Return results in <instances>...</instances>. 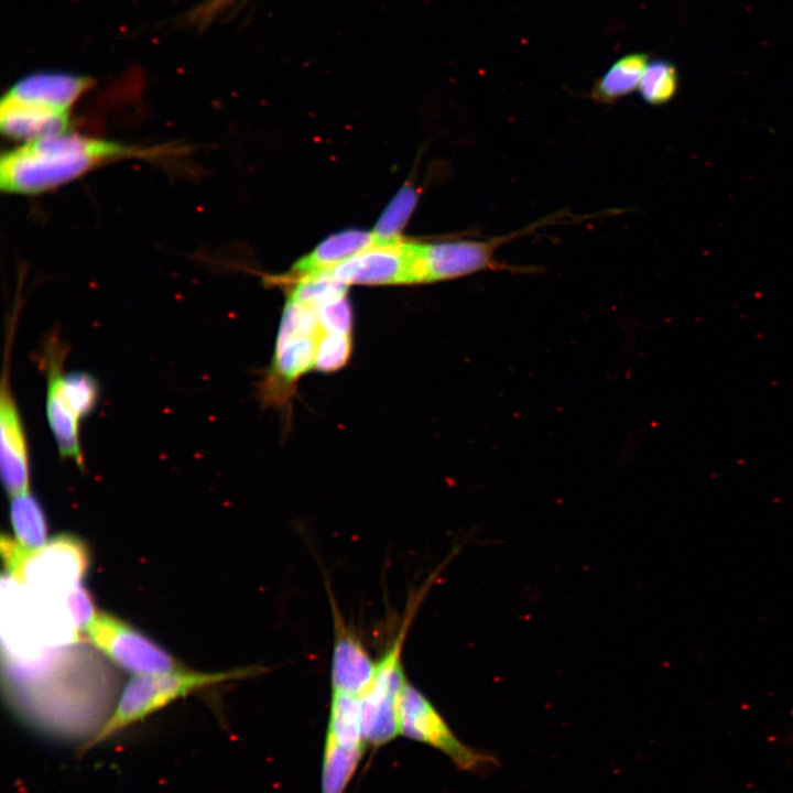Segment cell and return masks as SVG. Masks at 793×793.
Listing matches in <instances>:
<instances>
[{
	"label": "cell",
	"instance_id": "obj_23",
	"mask_svg": "<svg viewBox=\"0 0 793 793\" xmlns=\"http://www.w3.org/2000/svg\"><path fill=\"white\" fill-rule=\"evenodd\" d=\"M245 0H206L192 9L186 21L195 28H205Z\"/></svg>",
	"mask_w": 793,
	"mask_h": 793
},
{
	"label": "cell",
	"instance_id": "obj_18",
	"mask_svg": "<svg viewBox=\"0 0 793 793\" xmlns=\"http://www.w3.org/2000/svg\"><path fill=\"white\" fill-rule=\"evenodd\" d=\"M417 196V191L413 185H403L397 192L374 226L372 233L376 242L381 243L399 239V232L411 216Z\"/></svg>",
	"mask_w": 793,
	"mask_h": 793
},
{
	"label": "cell",
	"instance_id": "obj_7",
	"mask_svg": "<svg viewBox=\"0 0 793 793\" xmlns=\"http://www.w3.org/2000/svg\"><path fill=\"white\" fill-rule=\"evenodd\" d=\"M360 697L332 691L322 793H344L366 750Z\"/></svg>",
	"mask_w": 793,
	"mask_h": 793
},
{
	"label": "cell",
	"instance_id": "obj_14",
	"mask_svg": "<svg viewBox=\"0 0 793 793\" xmlns=\"http://www.w3.org/2000/svg\"><path fill=\"white\" fill-rule=\"evenodd\" d=\"M649 64V55L630 53L618 58L593 85L589 98L602 105H612L639 88Z\"/></svg>",
	"mask_w": 793,
	"mask_h": 793
},
{
	"label": "cell",
	"instance_id": "obj_22",
	"mask_svg": "<svg viewBox=\"0 0 793 793\" xmlns=\"http://www.w3.org/2000/svg\"><path fill=\"white\" fill-rule=\"evenodd\" d=\"M69 616L76 629H86L96 613L88 591L79 584H75L66 597Z\"/></svg>",
	"mask_w": 793,
	"mask_h": 793
},
{
	"label": "cell",
	"instance_id": "obj_16",
	"mask_svg": "<svg viewBox=\"0 0 793 793\" xmlns=\"http://www.w3.org/2000/svg\"><path fill=\"white\" fill-rule=\"evenodd\" d=\"M318 337L295 338L276 345L272 368L274 373L291 382L314 368Z\"/></svg>",
	"mask_w": 793,
	"mask_h": 793
},
{
	"label": "cell",
	"instance_id": "obj_12",
	"mask_svg": "<svg viewBox=\"0 0 793 793\" xmlns=\"http://www.w3.org/2000/svg\"><path fill=\"white\" fill-rule=\"evenodd\" d=\"M334 619V647L330 663L332 691L361 696L368 688L376 669L360 637L343 619L330 593Z\"/></svg>",
	"mask_w": 793,
	"mask_h": 793
},
{
	"label": "cell",
	"instance_id": "obj_17",
	"mask_svg": "<svg viewBox=\"0 0 793 793\" xmlns=\"http://www.w3.org/2000/svg\"><path fill=\"white\" fill-rule=\"evenodd\" d=\"M638 90L648 105L661 106L667 104L678 90L676 67L665 59L649 62Z\"/></svg>",
	"mask_w": 793,
	"mask_h": 793
},
{
	"label": "cell",
	"instance_id": "obj_1",
	"mask_svg": "<svg viewBox=\"0 0 793 793\" xmlns=\"http://www.w3.org/2000/svg\"><path fill=\"white\" fill-rule=\"evenodd\" d=\"M167 150L66 131L23 142L3 152L0 160V187L8 194L37 195L105 164L133 157H157Z\"/></svg>",
	"mask_w": 793,
	"mask_h": 793
},
{
	"label": "cell",
	"instance_id": "obj_13",
	"mask_svg": "<svg viewBox=\"0 0 793 793\" xmlns=\"http://www.w3.org/2000/svg\"><path fill=\"white\" fill-rule=\"evenodd\" d=\"M376 242L373 233L360 229H347L338 231L318 243L307 256L298 260L292 271L290 279L293 281L330 270L345 260L366 250Z\"/></svg>",
	"mask_w": 793,
	"mask_h": 793
},
{
	"label": "cell",
	"instance_id": "obj_20",
	"mask_svg": "<svg viewBox=\"0 0 793 793\" xmlns=\"http://www.w3.org/2000/svg\"><path fill=\"white\" fill-rule=\"evenodd\" d=\"M352 351L351 335L322 333L318 337L314 368L329 372L344 367Z\"/></svg>",
	"mask_w": 793,
	"mask_h": 793
},
{
	"label": "cell",
	"instance_id": "obj_9",
	"mask_svg": "<svg viewBox=\"0 0 793 793\" xmlns=\"http://www.w3.org/2000/svg\"><path fill=\"white\" fill-rule=\"evenodd\" d=\"M419 246L417 242L400 238L374 242L330 270L346 285L416 283Z\"/></svg>",
	"mask_w": 793,
	"mask_h": 793
},
{
	"label": "cell",
	"instance_id": "obj_5",
	"mask_svg": "<svg viewBox=\"0 0 793 793\" xmlns=\"http://www.w3.org/2000/svg\"><path fill=\"white\" fill-rule=\"evenodd\" d=\"M566 213H556L529 226L503 236L486 239H453L420 246L422 283L437 282L470 275L481 271H530L506 264L496 258L498 249L521 236L564 219Z\"/></svg>",
	"mask_w": 793,
	"mask_h": 793
},
{
	"label": "cell",
	"instance_id": "obj_19",
	"mask_svg": "<svg viewBox=\"0 0 793 793\" xmlns=\"http://www.w3.org/2000/svg\"><path fill=\"white\" fill-rule=\"evenodd\" d=\"M347 285L339 282L332 270L305 275L294 280L290 301L318 306L328 301L346 296Z\"/></svg>",
	"mask_w": 793,
	"mask_h": 793
},
{
	"label": "cell",
	"instance_id": "obj_8",
	"mask_svg": "<svg viewBox=\"0 0 793 793\" xmlns=\"http://www.w3.org/2000/svg\"><path fill=\"white\" fill-rule=\"evenodd\" d=\"M86 630L97 649L137 675L166 674L184 669L167 651L108 612H96Z\"/></svg>",
	"mask_w": 793,
	"mask_h": 793
},
{
	"label": "cell",
	"instance_id": "obj_10",
	"mask_svg": "<svg viewBox=\"0 0 793 793\" xmlns=\"http://www.w3.org/2000/svg\"><path fill=\"white\" fill-rule=\"evenodd\" d=\"M70 111L47 98L9 88L0 102V129L23 143L69 131Z\"/></svg>",
	"mask_w": 793,
	"mask_h": 793
},
{
	"label": "cell",
	"instance_id": "obj_4",
	"mask_svg": "<svg viewBox=\"0 0 793 793\" xmlns=\"http://www.w3.org/2000/svg\"><path fill=\"white\" fill-rule=\"evenodd\" d=\"M425 593L426 589L420 591L410 601L398 634L376 661L372 680L360 696L363 735L367 746L372 748L383 746L399 735L398 707L408 682L402 664V650Z\"/></svg>",
	"mask_w": 793,
	"mask_h": 793
},
{
	"label": "cell",
	"instance_id": "obj_11",
	"mask_svg": "<svg viewBox=\"0 0 793 793\" xmlns=\"http://www.w3.org/2000/svg\"><path fill=\"white\" fill-rule=\"evenodd\" d=\"M8 363L6 359L0 392V469L3 487L12 497L29 491L30 461L23 422L10 385Z\"/></svg>",
	"mask_w": 793,
	"mask_h": 793
},
{
	"label": "cell",
	"instance_id": "obj_6",
	"mask_svg": "<svg viewBox=\"0 0 793 793\" xmlns=\"http://www.w3.org/2000/svg\"><path fill=\"white\" fill-rule=\"evenodd\" d=\"M398 728L399 735L442 751L460 770L485 773L498 763L493 756L465 745L433 703L409 681L399 702Z\"/></svg>",
	"mask_w": 793,
	"mask_h": 793
},
{
	"label": "cell",
	"instance_id": "obj_3",
	"mask_svg": "<svg viewBox=\"0 0 793 793\" xmlns=\"http://www.w3.org/2000/svg\"><path fill=\"white\" fill-rule=\"evenodd\" d=\"M67 349L56 334L47 336L39 362L46 377V416L62 458L80 468L84 457L79 423L95 409L99 398L97 380L84 371L64 373Z\"/></svg>",
	"mask_w": 793,
	"mask_h": 793
},
{
	"label": "cell",
	"instance_id": "obj_21",
	"mask_svg": "<svg viewBox=\"0 0 793 793\" xmlns=\"http://www.w3.org/2000/svg\"><path fill=\"white\" fill-rule=\"evenodd\" d=\"M316 312L323 333L351 335L352 311L346 296L316 306Z\"/></svg>",
	"mask_w": 793,
	"mask_h": 793
},
{
	"label": "cell",
	"instance_id": "obj_15",
	"mask_svg": "<svg viewBox=\"0 0 793 793\" xmlns=\"http://www.w3.org/2000/svg\"><path fill=\"white\" fill-rule=\"evenodd\" d=\"M10 518L17 542L30 552L45 546L47 525L40 502L30 491L12 496Z\"/></svg>",
	"mask_w": 793,
	"mask_h": 793
},
{
	"label": "cell",
	"instance_id": "obj_2",
	"mask_svg": "<svg viewBox=\"0 0 793 793\" xmlns=\"http://www.w3.org/2000/svg\"><path fill=\"white\" fill-rule=\"evenodd\" d=\"M262 671L263 667L258 666L211 673L182 669L166 674L138 675L129 681L111 715L79 747V751L87 752L181 697L207 686L254 676Z\"/></svg>",
	"mask_w": 793,
	"mask_h": 793
}]
</instances>
